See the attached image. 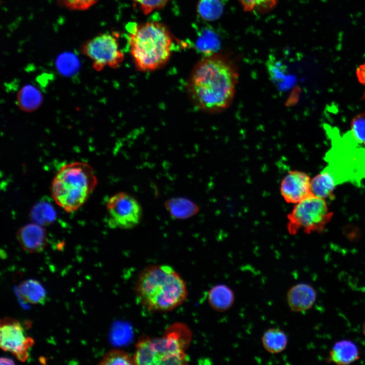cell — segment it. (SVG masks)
Segmentation results:
<instances>
[{"label": "cell", "mask_w": 365, "mask_h": 365, "mask_svg": "<svg viewBox=\"0 0 365 365\" xmlns=\"http://www.w3.org/2000/svg\"><path fill=\"white\" fill-rule=\"evenodd\" d=\"M29 216L33 223L43 227L52 224L56 220L57 212L49 199L44 198L32 206Z\"/></svg>", "instance_id": "cell-18"}, {"label": "cell", "mask_w": 365, "mask_h": 365, "mask_svg": "<svg viewBox=\"0 0 365 365\" xmlns=\"http://www.w3.org/2000/svg\"><path fill=\"white\" fill-rule=\"evenodd\" d=\"M238 79L235 63L227 55L215 52L204 55L196 64L188 83V92L199 109L221 113L233 102Z\"/></svg>", "instance_id": "cell-1"}, {"label": "cell", "mask_w": 365, "mask_h": 365, "mask_svg": "<svg viewBox=\"0 0 365 365\" xmlns=\"http://www.w3.org/2000/svg\"><path fill=\"white\" fill-rule=\"evenodd\" d=\"M81 51L92 60L93 67L96 71L106 66L117 68L124 58L114 33H101L90 39L82 46Z\"/></svg>", "instance_id": "cell-7"}, {"label": "cell", "mask_w": 365, "mask_h": 365, "mask_svg": "<svg viewBox=\"0 0 365 365\" xmlns=\"http://www.w3.org/2000/svg\"><path fill=\"white\" fill-rule=\"evenodd\" d=\"M317 298L315 289L305 283L293 285L286 294L288 307L293 312H300L309 310L315 303Z\"/></svg>", "instance_id": "cell-12"}, {"label": "cell", "mask_w": 365, "mask_h": 365, "mask_svg": "<svg viewBox=\"0 0 365 365\" xmlns=\"http://www.w3.org/2000/svg\"><path fill=\"white\" fill-rule=\"evenodd\" d=\"M280 193L286 202L297 204L312 194L311 179L304 172L290 171L281 182Z\"/></svg>", "instance_id": "cell-10"}, {"label": "cell", "mask_w": 365, "mask_h": 365, "mask_svg": "<svg viewBox=\"0 0 365 365\" xmlns=\"http://www.w3.org/2000/svg\"><path fill=\"white\" fill-rule=\"evenodd\" d=\"M21 298L26 302L32 304H44L46 298V292L38 281L27 279L22 281L18 286Z\"/></svg>", "instance_id": "cell-16"}, {"label": "cell", "mask_w": 365, "mask_h": 365, "mask_svg": "<svg viewBox=\"0 0 365 365\" xmlns=\"http://www.w3.org/2000/svg\"><path fill=\"white\" fill-rule=\"evenodd\" d=\"M99 364H135L134 357L119 349H112L103 356Z\"/></svg>", "instance_id": "cell-23"}, {"label": "cell", "mask_w": 365, "mask_h": 365, "mask_svg": "<svg viewBox=\"0 0 365 365\" xmlns=\"http://www.w3.org/2000/svg\"><path fill=\"white\" fill-rule=\"evenodd\" d=\"M97 184L93 168L88 163L77 161L62 166L54 177L51 194L55 202L70 213L81 207Z\"/></svg>", "instance_id": "cell-4"}, {"label": "cell", "mask_w": 365, "mask_h": 365, "mask_svg": "<svg viewBox=\"0 0 365 365\" xmlns=\"http://www.w3.org/2000/svg\"><path fill=\"white\" fill-rule=\"evenodd\" d=\"M129 37L130 54L139 70L157 69L169 60L173 39L163 23L150 21L137 25L130 31Z\"/></svg>", "instance_id": "cell-3"}, {"label": "cell", "mask_w": 365, "mask_h": 365, "mask_svg": "<svg viewBox=\"0 0 365 365\" xmlns=\"http://www.w3.org/2000/svg\"><path fill=\"white\" fill-rule=\"evenodd\" d=\"M359 350L356 345L348 340L336 342L330 351L328 361L337 364H348L358 359Z\"/></svg>", "instance_id": "cell-13"}, {"label": "cell", "mask_w": 365, "mask_h": 365, "mask_svg": "<svg viewBox=\"0 0 365 365\" xmlns=\"http://www.w3.org/2000/svg\"><path fill=\"white\" fill-rule=\"evenodd\" d=\"M224 11V5L222 0H199L197 5L199 16L207 21L217 20Z\"/></svg>", "instance_id": "cell-21"}, {"label": "cell", "mask_w": 365, "mask_h": 365, "mask_svg": "<svg viewBox=\"0 0 365 365\" xmlns=\"http://www.w3.org/2000/svg\"><path fill=\"white\" fill-rule=\"evenodd\" d=\"M189 333L182 325H174L159 338H144L136 346L135 364H186L189 361L185 349Z\"/></svg>", "instance_id": "cell-5"}, {"label": "cell", "mask_w": 365, "mask_h": 365, "mask_svg": "<svg viewBox=\"0 0 365 365\" xmlns=\"http://www.w3.org/2000/svg\"><path fill=\"white\" fill-rule=\"evenodd\" d=\"M333 215L325 200L311 194L297 203L288 214L287 230L293 235L300 230L306 234L320 233Z\"/></svg>", "instance_id": "cell-6"}, {"label": "cell", "mask_w": 365, "mask_h": 365, "mask_svg": "<svg viewBox=\"0 0 365 365\" xmlns=\"http://www.w3.org/2000/svg\"><path fill=\"white\" fill-rule=\"evenodd\" d=\"M16 238L22 248L30 253L43 251L48 244L45 229L33 222L19 228L16 233Z\"/></svg>", "instance_id": "cell-11"}, {"label": "cell", "mask_w": 365, "mask_h": 365, "mask_svg": "<svg viewBox=\"0 0 365 365\" xmlns=\"http://www.w3.org/2000/svg\"><path fill=\"white\" fill-rule=\"evenodd\" d=\"M337 181L330 170H323L311 179V191L314 196L326 200L333 198Z\"/></svg>", "instance_id": "cell-15"}, {"label": "cell", "mask_w": 365, "mask_h": 365, "mask_svg": "<svg viewBox=\"0 0 365 365\" xmlns=\"http://www.w3.org/2000/svg\"><path fill=\"white\" fill-rule=\"evenodd\" d=\"M137 4L142 12L148 15L164 8L170 0H132Z\"/></svg>", "instance_id": "cell-27"}, {"label": "cell", "mask_w": 365, "mask_h": 365, "mask_svg": "<svg viewBox=\"0 0 365 365\" xmlns=\"http://www.w3.org/2000/svg\"><path fill=\"white\" fill-rule=\"evenodd\" d=\"M139 302L147 309L171 311L183 303L188 291L180 275L171 266L155 265L139 273L135 287Z\"/></svg>", "instance_id": "cell-2"}, {"label": "cell", "mask_w": 365, "mask_h": 365, "mask_svg": "<svg viewBox=\"0 0 365 365\" xmlns=\"http://www.w3.org/2000/svg\"><path fill=\"white\" fill-rule=\"evenodd\" d=\"M362 331L363 335L365 336V321H364L362 327Z\"/></svg>", "instance_id": "cell-31"}, {"label": "cell", "mask_w": 365, "mask_h": 365, "mask_svg": "<svg viewBox=\"0 0 365 365\" xmlns=\"http://www.w3.org/2000/svg\"><path fill=\"white\" fill-rule=\"evenodd\" d=\"M262 343L264 348L269 353L277 354L284 351L288 344V337L281 329L270 328L263 334Z\"/></svg>", "instance_id": "cell-17"}, {"label": "cell", "mask_w": 365, "mask_h": 365, "mask_svg": "<svg viewBox=\"0 0 365 365\" xmlns=\"http://www.w3.org/2000/svg\"><path fill=\"white\" fill-rule=\"evenodd\" d=\"M351 130L356 141L365 146V113L354 117L351 122Z\"/></svg>", "instance_id": "cell-26"}, {"label": "cell", "mask_w": 365, "mask_h": 365, "mask_svg": "<svg viewBox=\"0 0 365 365\" xmlns=\"http://www.w3.org/2000/svg\"><path fill=\"white\" fill-rule=\"evenodd\" d=\"M33 343L31 338L25 336L23 327L17 320L11 318L1 320L0 346L3 350L10 352L24 361L28 358V350Z\"/></svg>", "instance_id": "cell-9"}, {"label": "cell", "mask_w": 365, "mask_h": 365, "mask_svg": "<svg viewBox=\"0 0 365 365\" xmlns=\"http://www.w3.org/2000/svg\"><path fill=\"white\" fill-rule=\"evenodd\" d=\"M165 206L170 215L178 219L187 218L196 214L199 208L189 199L178 198L168 200Z\"/></svg>", "instance_id": "cell-20"}, {"label": "cell", "mask_w": 365, "mask_h": 365, "mask_svg": "<svg viewBox=\"0 0 365 365\" xmlns=\"http://www.w3.org/2000/svg\"><path fill=\"white\" fill-rule=\"evenodd\" d=\"M233 290L225 284H218L208 291L207 301L212 309L217 312H223L228 310L235 302Z\"/></svg>", "instance_id": "cell-14"}, {"label": "cell", "mask_w": 365, "mask_h": 365, "mask_svg": "<svg viewBox=\"0 0 365 365\" xmlns=\"http://www.w3.org/2000/svg\"><path fill=\"white\" fill-rule=\"evenodd\" d=\"M107 223L113 229H131L140 222L142 208L138 201L131 195L120 192L107 201Z\"/></svg>", "instance_id": "cell-8"}, {"label": "cell", "mask_w": 365, "mask_h": 365, "mask_svg": "<svg viewBox=\"0 0 365 365\" xmlns=\"http://www.w3.org/2000/svg\"><path fill=\"white\" fill-rule=\"evenodd\" d=\"M247 12L265 14L274 9L278 0H237Z\"/></svg>", "instance_id": "cell-22"}, {"label": "cell", "mask_w": 365, "mask_h": 365, "mask_svg": "<svg viewBox=\"0 0 365 365\" xmlns=\"http://www.w3.org/2000/svg\"><path fill=\"white\" fill-rule=\"evenodd\" d=\"M58 70L63 75L70 76L75 73L79 68V63L76 56L70 53L60 55L57 59Z\"/></svg>", "instance_id": "cell-24"}, {"label": "cell", "mask_w": 365, "mask_h": 365, "mask_svg": "<svg viewBox=\"0 0 365 365\" xmlns=\"http://www.w3.org/2000/svg\"><path fill=\"white\" fill-rule=\"evenodd\" d=\"M43 101L40 91L35 86L27 85L19 91L17 103L19 108L23 111L31 112L38 109Z\"/></svg>", "instance_id": "cell-19"}, {"label": "cell", "mask_w": 365, "mask_h": 365, "mask_svg": "<svg viewBox=\"0 0 365 365\" xmlns=\"http://www.w3.org/2000/svg\"><path fill=\"white\" fill-rule=\"evenodd\" d=\"M356 75L358 82L365 87V62L357 68Z\"/></svg>", "instance_id": "cell-29"}, {"label": "cell", "mask_w": 365, "mask_h": 365, "mask_svg": "<svg viewBox=\"0 0 365 365\" xmlns=\"http://www.w3.org/2000/svg\"><path fill=\"white\" fill-rule=\"evenodd\" d=\"M199 50L205 55H209L216 52L219 42L217 36L211 31H207L200 36L197 43Z\"/></svg>", "instance_id": "cell-25"}, {"label": "cell", "mask_w": 365, "mask_h": 365, "mask_svg": "<svg viewBox=\"0 0 365 365\" xmlns=\"http://www.w3.org/2000/svg\"><path fill=\"white\" fill-rule=\"evenodd\" d=\"M0 364L1 365L3 364H14L15 363L14 361L9 358L5 357H1V360H0Z\"/></svg>", "instance_id": "cell-30"}, {"label": "cell", "mask_w": 365, "mask_h": 365, "mask_svg": "<svg viewBox=\"0 0 365 365\" xmlns=\"http://www.w3.org/2000/svg\"><path fill=\"white\" fill-rule=\"evenodd\" d=\"M98 0H57L62 6L72 10H86Z\"/></svg>", "instance_id": "cell-28"}]
</instances>
